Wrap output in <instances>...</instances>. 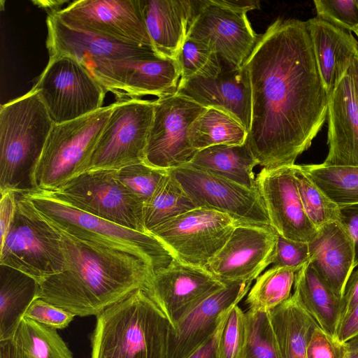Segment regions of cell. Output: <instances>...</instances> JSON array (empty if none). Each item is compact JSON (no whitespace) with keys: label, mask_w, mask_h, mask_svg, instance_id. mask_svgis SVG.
<instances>
[{"label":"cell","mask_w":358,"mask_h":358,"mask_svg":"<svg viewBox=\"0 0 358 358\" xmlns=\"http://www.w3.org/2000/svg\"><path fill=\"white\" fill-rule=\"evenodd\" d=\"M217 1L222 6L246 13L260 8L259 1L256 0H217Z\"/></svg>","instance_id":"cell-50"},{"label":"cell","mask_w":358,"mask_h":358,"mask_svg":"<svg viewBox=\"0 0 358 358\" xmlns=\"http://www.w3.org/2000/svg\"><path fill=\"white\" fill-rule=\"evenodd\" d=\"M38 291L35 278L0 264V341L15 338L25 313L38 298Z\"/></svg>","instance_id":"cell-28"},{"label":"cell","mask_w":358,"mask_h":358,"mask_svg":"<svg viewBox=\"0 0 358 358\" xmlns=\"http://www.w3.org/2000/svg\"><path fill=\"white\" fill-rule=\"evenodd\" d=\"M54 124H62L101 108L106 90L76 59L49 57L33 86Z\"/></svg>","instance_id":"cell-9"},{"label":"cell","mask_w":358,"mask_h":358,"mask_svg":"<svg viewBox=\"0 0 358 358\" xmlns=\"http://www.w3.org/2000/svg\"><path fill=\"white\" fill-rule=\"evenodd\" d=\"M348 70L353 79L357 101L358 103V58L355 59Z\"/></svg>","instance_id":"cell-53"},{"label":"cell","mask_w":358,"mask_h":358,"mask_svg":"<svg viewBox=\"0 0 358 358\" xmlns=\"http://www.w3.org/2000/svg\"><path fill=\"white\" fill-rule=\"evenodd\" d=\"M38 213L58 231L88 244L136 257L155 273L167 267L173 257L153 234L135 231L80 210L53 192L23 193Z\"/></svg>","instance_id":"cell-4"},{"label":"cell","mask_w":358,"mask_h":358,"mask_svg":"<svg viewBox=\"0 0 358 358\" xmlns=\"http://www.w3.org/2000/svg\"><path fill=\"white\" fill-rule=\"evenodd\" d=\"M246 336L245 313L238 306L229 312L219 342L220 358H240Z\"/></svg>","instance_id":"cell-40"},{"label":"cell","mask_w":358,"mask_h":358,"mask_svg":"<svg viewBox=\"0 0 358 358\" xmlns=\"http://www.w3.org/2000/svg\"><path fill=\"white\" fill-rule=\"evenodd\" d=\"M225 286L207 267L173 259L155 273L145 291L174 329L196 306Z\"/></svg>","instance_id":"cell-18"},{"label":"cell","mask_w":358,"mask_h":358,"mask_svg":"<svg viewBox=\"0 0 358 358\" xmlns=\"http://www.w3.org/2000/svg\"><path fill=\"white\" fill-rule=\"evenodd\" d=\"M46 24L49 57L69 56L80 62L87 58L120 59L155 51L151 48L123 43L73 29L52 12H48Z\"/></svg>","instance_id":"cell-23"},{"label":"cell","mask_w":358,"mask_h":358,"mask_svg":"<svg viewBox=\"0 0 358 358\" xmlns=\"http://www.w3.org/2000/svg\"><path fill=\"white\" fill-rule=\"evenodd\" d=\"M352 239L355 260L354 267L358 266V203L339 207L338 220Z\"/></svg>","instance_id":"cell-45"},{"label":"cell","mask_w":358,"mask_h":358,"mask_svg":"<svg viewBox=\"0 0 358 358\" xmlns=\"http://www.w3.org/2000/svg\"><path fill=\"white\" fill-rule=\"evenodd\" d=\"M189 164L252 189H257L253 169L259 165L246 143L219 145L198 151Z\"/></svg>","instance_id":"cell-29"},{"label":"cell","mask_w":358,"mask_h":358,"mask_svg":"<svg viewBox=\"0 0 358 358\" xmlns=\"http://www.w3.org/2000/svg\"><path fill=\"white\" fill-rule=\"evenodd\" d=\"M196 208L225 213L238 223L270 225L258 189H252L189 163L169 169Z\"/></svg>","instance_id":"cell-15"},{"label":"cell","mask_w":358,"mask_h":358,"mask_svg":"<svg viewBox=\"0 0 358 358\" xmlns=\"http://www.w3.org/2000/svg\"><path fill=\"white\" fill-rule=\"evenodd\" d=\"M167 171L140 162L117 170V178L136 199L144 204L154 194Z\"/></svg>","instance_id":"cell-39"},{"label":"cell","mask_w":358,"mask_h":358,"mask_svg":"<svg viewBox=\"0 0 358 358\" xmlns=\"http://www.w3.org/2000/svg\"><path fill=\"white\" fill-rule=\"evenodd\" d=\"M309 262L308 243L286 238L277 233L273 266L301 269Z\"/></svg>","instance_id":"cell-43"},{"label":"cell","mask_w":358,"mask_h":358,"mask_svg":"<svg viewBox=\"0 0 358 358\" xmlns=\"http://www.w3.org/2000/svg\"><path fill=\"white\" fill-rule=\"evenodd\" d=\"M292 167L304 211L312 224L318 229L328 222L338 221L339 206L320 190L301 165Z\"/></svg>","instance_id":"cell-37"},{"label":"cell","mask_w":358,"mask_h":358,"mask_svg":"<svg viewBox=\"0 0 358 358\" xmlns=\"http://www.w3.org/2000/svg\"><path fill=\"white\" fill-rule=\"evenodd\" d=\"M52 192L80 210L148 233L143 224V204L119 182L117 170L83 171Z\"/></svg>","instance_id":"cell-11"},{"label":"cell","mask_w":358,"mask_h":358,"mask_svg":"<svg viewBox=\"0 0 358 358\" xmlns=\"http://www.w3.org/2000/svg\"><path fill=\"white\" fill-rule=\"evenodd\" d=\"M357 4H358V0H357Z\"/></svg>","instance_id":"cell-55"},{"label":"cell","mask_w":358,"mask_h":358,"mask_svg":"<svg viewBox=\"0 0 358 358\" xmlns=\"http://www.w3.org/2000/svg\"><path fill=\"white\" fill-rule=\"evenodd\" d=\"M176 92L197 103L223 110L236 119L248 131L252 118V92L248 73L243 66H222L213 78L194 77L180 80Z\"/></svg>","instance_id":"cell-21"},{"label":"cell","mask_w":358,"mask_h":358,"mask_svg":"<svg viewBox=\"0 0 358 358\" xmlns=\"http://www.w3.org/2000/svg\"><path fill=\"white\" fill-rule=\"evenodd\" d=\"M239 224L229 215L205 208H195L151 232L174 259L206 266L227 243Z\"/></svg>","instance_id":"cell-12"},{"label":"cell","mask_w":358,"mask_h":358,"mask_svg":"<svg viewBox=\"0 0 358 358\" xmlns=\"http://www.w3.org/2000/svg\"><path fill=\"white\" fill-rule=\"evenodd\" d=\"M154 50L177 61L187 38L192 13L190 0H141Z\"/></svg>","instance_id":"cell-26"},{"label":"cell","mask_w":358,"mask_h":358,"mask_svg":"<svg viewBox=\"0 0 358 358\" xmlns=\"http://www.w3.org/2000/svg\"><path fill=\"white\" fill-rule=\"evenodd\" d=\"M353 31L356 34L358 37V26L354 29Z\"/></svg>","instance_id":"cell-54"},{"label":"cell","mask_w":358,"mask_h":358,"mask_svg":"<svg viewBox=\"0 0 358 358\" xmlns=\"http://www.w3.org/2000/svg\"><path fill=\"white\" fill-rule=\"evenodd\" d=\"M292 296L322 330L336 337L343 312L342 298L319 277L308 262L296 273Z\"/></svg>","instance_id":"cell-27"},{"label":"cell","mask_w":358,"mask_h":358,"mask_svg":"<svg viewBox=\"0 0 358 358\" xmlns=\"http://www.w3.org/2000/svg\"><path fill=\"white\" fill-rule=\"evenodd\" d=\"M252 282H234L204 299L171 329L167 358H188L210 340Z\"/></svg>","instance_id":"cell-19"},{"label":"cell","mask_w":358,"mask_h":358,"mask_svg":"<svg viewBox=\"0 0 358 358\" xmlns=\"http://www.w3.org/2000/svg\"><path fill=\"white\" fill-rule=\"evenodd\" d=\"M313 2L318 17L350 32L358 26L357 0H315Z\"/></svg>","instance_id":"cell-41"},{"label":"cell","mask_w":358,"mask_h":358,"mask_svg":"<svg viewBox=\"0 0 358 358\" xmlns=\"http://www.w3.org/2000/svg\"><path fill=\"white\" fill-rule=\"evenodd\" d=\"M59 232L64 268L38 281V298L75 316H97L134 292L147 289L155 271L145 261Z\"/></svg>","instance_id":"cell-2"},{"label":"cell","mask_w":358,"mask_h":358,"mask_svg":"<svg viewBox=\"0 0 358 358\" xmlns=\"http://www.w3.org/2000/svg\"><path fill=\"white\" fill-rule=\"evenodd\" d=\"M154 101L144 162L164 170L189 163L198 151L189 141V129L207 108L177 92Z\"/></svg>","instance_id":"cell-13"},{"label":"cell","mask_w":358,"mask_h":358,"mask_svg":"<svg viewBox=\"0 0 358 358\" xmlns=\"http://www.w3.org/2000/svg\"><path fill=\"white\" fill-rule=\"evenodd\" d=\"M309 264L319 277L343 299L348 278L353 272L355 251L350 236L338 221L317 229L308 243Z\"/></svg>","instance_id":"cell-24"},{"label":"cell","mask_w":358,"mask_h":358,"mask_svg":"<svg viewBox=\"0 0 358 358\" xmlns=\"http://www.w3.org/2000/svg\"><path fill=\"white\" fill-rule=\"evenodd\" d=\"M320 76L328 94L358 58V42L350 31L316 17L306 21Z\"/></svg>","instance_id":"cell-25"},{"label":"cell","mask_w":358,"mask_h":358,"mask_svg":"<svg viewBox=\"0 0 358 358\" xmlns=\"http://www.w3.org/2000/svg\"><path fill=\"white\" fill-rule=\"evenodd\" d=\"M53 125L34 88L1 106V193L34 190L31 176Z\"/></svg>","instance_id":"cell-5"},{"label":"cell","mask_w":358,"mask_h":358,"mask_svg":"<svg viewBox=\"0 0 358 358\" xmlns=\"http://www.w3.org/2000/svg\"><path fill=\"white\" fill-rule=\"evenodd\" d=\"M226 318L213 338L188 358H220L219 342Z\"/></svg>","instance_id":"cell-49"},{"label":"cell","mask_w":358,"mask_h":358,"mask_svg":"<svg viewBox=\"0 0 358 358\" xmlns=\"http://www.w3.org/2000/svg\"><path fill=\"white\" fill-rule=\"evenodd\" d=\"M276 242L271 225L239 223L207 268L224 284L252 282L272 264Z\"/></svg>","instance_id":"cell-17"},{"label":"cell","mask_w":358,"mask_h":358,"mask_svg":"<svg viewBox=\"0 0 358 358\" xmlns=\"http://www.w3.org/2000/svg\"><path fill=\"white\" fill-rule=\"evenodd\" d=\"M342 301L343 306V319L358 304V269L353 271L348 278Z\"/></svg>","instance_id":"cell-48"},{"label":"cell","mask_w":358,"mask_h":358,"mask_svg":"<svg viewBox=\"0 0 358 358\" xmlns=\"http://www.w3.org/2000/svg\"><path fill=\"white\" fill-rule=\"evenodd\" d=\"M118 101L76 120L54 124L31 176L34 189L54 192L83 171Z\"/></svg>","instance_id":"cell-6"},{"label":"cell","mask_w":358,"mask_h":358,"mask_svg":"<svg viewBox=\"0 0 358 358\" xmlns=\"http://www.w3.org/2000/svg\"><path fill=\"white\" fill-rule=\"evenodd\" d=\"M51 12L73 29L153 49L141 0H78Z\"/></svg>","instance_id":"cell-16"},{"label":"cell","mask_w":358,"mask_h":358,"mask_svg":"<svg viewBox=\"0 0 358 358\" xmlns=\"http://www.w3.org/2000/svg\"><path fill=\"white\" fill-rule=\"evenodd\" d=\"M196 207L178 181L167 171L152 196L143 204V224L150 233Z\"/></svg>","instance_id":"cell-32"},{"label":"cell","mask_w":358,"mask_h":358,"mask_svg":"<svg viewBox=\"0 0 358 358\" xmlns=\"http://www.w3.org/2000/svg\"><path fill=\"white\" fill-rule=\"evenodd\" d=\"M348 350L345 358H358V336L347 342Z\"/></svg>","instance_id":"cell-52"},{"label":"cell","mask_w":358,"mask_h":358,"mask_svg":"<svg viewBox=\"0 0 358 358\" xmlns=\"http://www.w3.org/2000/svg\"><path fill=\"white\" fill-rule=\"evenodd\" d=\"M16 208L15 192L1 193L0 200V244L3 243L13 220Z\"/></svg>","instance_id":"cell-46"},{"label":"cell","mask_w":358,"mask_h":358,"mask_svg":"<svg viewBox=\"0 0 358 358\" xmlns=\"http://www.w3.org/2000/svg\"><path fill=\"white\" fill-rule=\"evenodd\" d=\"M243 66L252 92L245 143L266 169L295 164L324 123L329 100L306 22L276 20Z\"/></svg>","instance_id":"cell-1"},{"label":"cell","mask_w":358,"mask_h":358,"mask_svg":"<svg viewBox=\"0 0 358 358\" xmlns=\"http://www.w3.org/2000/svg\"><path fill=\"white\" fill-rule=\"evenodd\" d=\"M320 190L339 207L358 203V167L301 165Z\"/></svg>","instance_id":"cell-33"},{"label":"cell","mask_w":358,"mask_h":358,"mask_svg":"<svg viewBox=\"0 0 358 358\" xmlns=\"http://www.w3.org/2000/svg\"><path fill=\"white\" fill-rule=\"evenodd\" d=\"M192 3L187 37L208 46L223 66L242 68L259 36L247 13L222 6L217 0Z\"/></svg>","instance_id":"cell-14"},{"label":"cell","mask_w":358,"mask_h":358,"mask_svg":"<svg viewBox=\"0 0 358 358\" xmlns=\"http://www.w3.org/2000/svg\"><path fill=\"white\" fill-rule=\"evenodd\" d=\"M0 358H22L14 338L0 341Z\"/></svg>","instance_id":"cell-51"},{"label":"cell","mask_w":358,"mask_h":358,"mask_svg":"<svg viewBox=\"0 0 358 358\" xmlns=\"http://www.w3.org/2000/svg\"><path fill=\"white\" fill-rule=\"evenodd\" d=\"M22 358H73L55 329L23 318L14 338Z\"/></svg>","instance_id":"cell-35"},{"label":"cell","mask_w":358,"mask_h":358,"mask_svg":"<svg viewBox=\"0 0 358 358\" xmlns=\"http://www.w3.org/2000/svg\"><path fill=\"white\" fill-rule=\"evenodd\" d=\"M327 166L358 167V103L352 77L348 70L328 104Z\"/></svg>","instance_id":"cell-22"},{"label":"cell","mask_w":358,"mask_h":358,"mask_svg":"<svg viewBox=\"0 0 358 358\" xmlns=\"http://www.w3.org/2000/svg\"><path fill=\"white\" fill-rule=\"evenodd\" d=\"M15 215L0 244V264L24 272L37 281L62 272L65 260L60 232L23 193L15 192Z\"/></svg>","instance_id":"cell-7"},{"label":"cell","mask_w":358,"mask_h":358,"mask_svg":"<svg viewBox=\"0 0 358 358\" xmlns=\"http://www.w3.org/2000/svg\"><path fill=\"white\" fill-rule=\"evenodd\" d=\"M269 314L282 358H306L315 320L292 296Z\"/></svg>","instance_id":"cell-30"},{"label":"cell","mask_w":358,"mask_h":358,"mask_svg":"<svg viewBox=\"0 0 358 358\" xmlns=\"http://www.w3.org/2000/svg\"><path fill=\"white\" fill-rule=\"evenodd\" d=\"M171 324L145 289L96 316L92 358H167Z\"/></svg>","instance_id":"cell-3"},{"label":"cell","mask_w":358,"mask_h":358,"mask_svg":"<svg viewBox=\"0 0 358 358\" xmlns=\"http://www.w3.org/2000/svg\"><path fill=\"white\" fill-rule=\"evenodd\" d=\"M246 336L240 358H282L269 311L245 313Z\"/></svg>","instance_id":"cell-36"},{"label":"cell","mask_w":358,"mask_h":358,"mask_svg":"<svg viewBox=\"0 0 358 358\" xmlns=\"http://www.w3.org/2000/svg\"><path fill=\"white\" fill-rule=\"evenodd\" d=\"M297 271L272 266L256 278L248 294V310L270 311L290 298Z\"/></svg>","instance_id":"cell-34"},{"label":"cell","mask_w":358,"mask_h":358,"mask_svg":"<svg viewBox=\"0 0 358 358\" xmlns=\"http://www.w3.org/2000/svg\"><path fill=\"white\" fill-rule=\"evenodd\" d=\"M357 336H358V304L341 320L336 332V338L343 343H347Z\"/></svg>","instance_id":"cell-47"},{"label":"cell","mask_w":358,"mask_h":358,"mask_svg":"<svg viewBox=\"0 0 358 358\" xmlns=\"http://www.w3.org/2000/svg\"><path fill=\"white\" fill-rule=\"evenodd\" d=\"M177 62L180 70V80L194 77L213 78L222 69L220 59L212 50L187 37Z\"/></svg>","instance_id":"cell-38"},{"label":"cell","mask_w":358,"mask_h":358,"mask_svg":"<svg viewBox=\"0 0 358 358\" xmlns=\"http://www.w3.org/2000/svg\"><path fill=\"white\" fill-rule=\"evenodd\" d=\"M347 343L322 330L317 326L308 345L306 358H345Z\"/></svg>","instance_id":"cell-44"},{"label":"cell","mask_w":358,"mask_h":358,"mask_svg":"<svg viewBox=\"0 0 358 358\" xmlns=\"http://www.w3.org/2000/svg\"><path fill=\"white\" fill-rule=\"evenodd\" d=\"M75 315L41 298L36 299L30 305L24 317L55 329L66 327Z\"/></svg>","instance_id":"cell-42"},{"label":"cell","mask_w":358,"mask_h":358,"mask_svg":"<svg viewBox=\"0 0 358 358\" xmlns=\"http://www.w3.org/2000/svg\"><path fill=\"white\" fill-rule=\"evenodd\" d=\"M248 131L229 113L215 108H207L191 124L189 138L196 150L219 145H241Z\"/></svg>","instance_id":"cell-31"},{"label":"cell","mask_w":358,"mask_h":358,"mask_svg":"<svg viewBox=\"0 0 358 358\" xmlns=\"http://www.w3.org/2000/svg\"><path fill=\"white\" fill-rule=\"evenodd\" d=\"M117 101L118 103L84 166L83 171L118 170L144 162L155 101L141 99Z\"/></svg>","instance_id":"cell-10"},{"label":"cell","mask_w":358,"mask_h":358,"mask_svg":"<svg viewBox=\"0 0 358 358\" xmlns=\"http://www.w3.org/2000/svg\"><path fill=\"white\" fill-rule=\"evenodd\" d=\"M292 166L263 168L256 176L257 189L273 229L286 238L309 243L317 229L304 211Z\"/></svg>","instance_id":"cell-20"},{"label":"cell","mask_w":358,"mask_h":358,"mask_svg":"<svg viewBox=\"0 0 358 358\" xmlns=\"http://www.w3.org/2000/svg\"><path fill=\"white\" fill-rule=\"evenodd\" d=\"M80 63L117 100L173 94L180 80L178 62L155 51L120 59L87 58Z\"/></svg>","instance_id":"cell-8"}]
</instances>
